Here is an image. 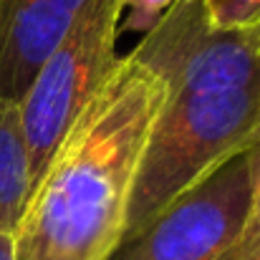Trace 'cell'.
Returning a JSON list of instances; mask_svg holds the SVG:
<instances>
[{
    "mask_svg": "<svg viewBox=\"0 0 260 260\" xmlns=\"http://www.w3.org/2000/svg\"><path fill=\"white\" fill-rule=\"evenodd\" d=\"M33 192V165L20 104L0 96V235H13Z\"/></svg>",
    "mask_w": 260,
    "mask_h": 260,
    "instance_id": "cell-6",
    "label": "cell"
},
{
    "mask_svg": "<svg viewBox=\"0 0 260 260\" xmlns=\"http://www.w3.org/2000/svg\"><path fill=\"white\" fill-rule=\"evenodd\" d=\"M179 0H124L121 33H149Z\"/></svg>",
    "mask_w": 260,
    "mask_h": 260,
    "instance_id": "cell-8",
    "label": "cell"
},
{
    "mask_svg": "<svg viewBox=\"0 0 260 260\" xmlns=\"http://www.w3.org/2000/svg\"><path fill=\"white\" fill-rule=\"evenodd\" d=\"M258 253H260V205L255 202L245 235L240 238V243L230 253H225L220 260H255Z\"/></svg>",
    "mask_w": 260,
    "mask_h": 260,
    "instance_id": "cell-9",
    "label": "cell"
},
{
    "mask_svg": "<svg viewBox=\"0 0 260 260\" xmlns=\"http://www.w3.org/2000/svg\"><path fill=\"white\" fill-rule=\"evenodd\" d=\"M210 20L217 28H253L260 25V0H202Z\"/></svg>",
    "mask_w": 260,
    "mask_h": 260,
    "instance_id": "cell-7",
    "label": "cell"
},
{
    "mask_svg": "<svg viewBox=\"0 0 260 260\" xmlns=\"http://www.w3.org/2000/svg\"><path fill=\"white\" fill-rule=\"evenodd\" d=\"M121 15L124 0H86L23 96L20 119L33 165V184L79 111L116 66Z\"/></svg>",
    "mask_w": 260,
    "mask_h": 260,
    "instance_id": "cell-3",
    "label": "cell"
},
{
    "mask_svg": "<svg viewBox=\"0 0 260 260\" xmlns=\"http://www.w3.org/2000/svg\"><path fill=\"white\" fill-rule=\"evenodd\" d=\"M129 56L165 81L167 99L139 162L121 243L260 142V25L225 30L202 0H179Z\"/></svg>",
    "mask_w": 260,
    "mask_h": 260,
    "instance_id": "cell-1",
    "label": "cell"
},
{
    "mask_svg": "<svg viewBox=\"0 0 260 260\" xmlns=\"http://www.w3.org/2000/svg\"><path fill=\"white\" fill-rule=\"evenodd\" d=\"M255 194L258 152L250 147L179 194L109 260H220L245 235Z\"/></svg>",
    "mask_w": 260,
    "mask_h": 260,
    "instance_id": "cell-4",
    "label": "cell"
},
{
    "mask_svg": "<svg viewBox=\"0 0 260 260\" xmlns=\"http://www.w3.org/2000/svg\"><path fill=\"white\" fill-rule=\"evenodd\" d=\"M74 13L53 0H0V96L20 104Z\"/></svg>",
    "mask_w": 260,
    "mask_h": 260,
    "instance_id": "cell-5",
    "label": "cell"
},
{
    "mask_svg": "<svg viewBox=\"0 0 260 260\" xmlns=\"http://www.w3.org/2000/svg\"><path fill=\"white\" fill-rule=\"evenodd\" d=\"M255 260H260V253H258V258H255Z\"/></svg>",
    "mask_w": 260,
    "mask_h": 260,
    "instance_id": "cell-13",
    "label": "cell"
},
{
    "mask_svg": "<svg viewBox=\"0 0 260 260\" xmlns=\"http://www.w3.org/2000/svg\"><path fill=\"white\" fill-rule=\"evenodd\" d=\"M165 81L129 53L69 126L10 235L13 260H109L126 233L129 200Z\"/></svg>",
    "mask_w": 260,
    "mask_h": 260,
    "instance_id": "cell-2",
    "label": "cell"
},
{
    "mask_svg": "<svg viewBox=\"0 0 260 260\" xmlns=\"http://www.w3.org/2000/svg\"><path fill=\"white\" fill-rule=\"evenodd\" d=\"M53 3H56V5H61V8H66L69 13H76V10H79V8H81L86 0H53Z\"/></svg>",
    "mask_w": 260,
    "mask_h": 260,
    "instance_id": "cell-11",
    "label": "cell"
},
{
    "mask_svg": "<svg viewBox=\"0 0 260 260\" xmlns=\"http://www.w3.org/2000/svg\"><path fill=\"white\" fill-rule=\"evenodd\" d=\"M255 152H258V194H255V197L260 200V142L255 144Z\"/></svg>",
    "mask_w": 260,
    "mask_h": 260,
    "instance_id": "cell-12",
    "label": "cell"
},
{
    "mask_svg": "<svg viewBox=\"0 0 260 260\" xmlns=\"http://www.w3.org/2000/svg\"><path fill=\"white\" fill-rule=\"evenodd\" d=\"M0 260H13V240H10V235H0Z\"/></svg>",
    "mask_w": 260,
    "mask_h": 260,
    "instance_id": "cell-10",
    "label": "cell"
}]
</instances>
